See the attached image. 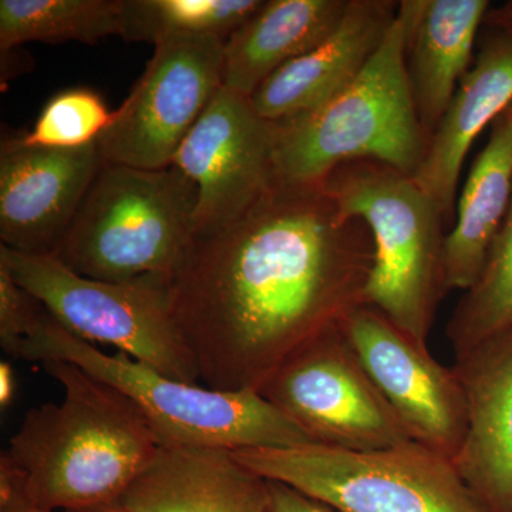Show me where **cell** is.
Wrapping results in <instances>:
<instances>
[{
  "label": "cell",
  "instance_id": "cell-17",
  "mask_svg": "<svg viewBox=\"0 0 512 512\" xmlns=\"http://www.w3.org/2000/svg\"><path fill=\"white\" fill-rule=\"evenodd\" d=\"M473 66L430 137L414 181L450 220L461 168L474 141L512 101V35L484 28Z\"/></svg>",
  "mask_w": 512,
  "mask_h": 512
},
{
  "label": "cell",
  "instance_id": "cell-25",
  "mask_svg": "<svg viewBox=\"0 0 512 512\" xmlns=\"http://www.w3.org/2000/svg\"><path fill=\"white\" fill-rule=\"evenodd\" d=\"M42 309V303L15 281L6 266L0 265V345L8 355L18 357Z\"/></svg>",
  "mask_w": 512,
  "mask_h": 512
},
{
  "label": "cell",
  "instance_id": "cell-29",
  "mask_svg": "<svg viewBox=\"0 0 512 512\" xmlns=\"http://www.w3.org/2000/svg\"><path fill=\"white\" fill-rule=\"evenodd\" d=\"M16 380L9 362L0 363V406L9 407L15 397Z\"/></svg>",
  "mask_w": 512,
  "mask_h": 512
},
{
  "label": "cell",
  "instance_id": "cell-23",
  "mask_svg": "<svg viewBox=\"0 0 512 512\" xmlns=\"http://www.w3.org/2000/svg\"><path fill=\"white\" fill-rule=\"evenodd\" d=\"M512 326V198L483 269L448 320L446 335L456 356Z\"/></svg>",
  "mask_w": 512,
  "mask_h": 512
},
{
  "label": "cell",
  "instance_id": "cell-22",
  "mask_svg": "<svg viewBox=\"0 0 512 512\" xmlns=\"http://www.w3.org/2000/svg\"><path fill=\"white\" fill-rule=\"evenodd\" d=\"M264 0H123L120 36L157 43L175 37L227 40Z\"/></svg>",
  "mask_w": 512,
  "mask_h": 512
},
{
  "label": "cell",
  "instance_id": "cell-30",
  "mask_svg": "<svg viewBox=\"0 0 512 512\" xmlns=\"http://www.w3.org/2000/svg\"><path fill=\"white\" fill-rule=\"evenodd\" d=\"M66 512H116L111 510L109 507L104 508H92V510H79V511H66Z\"/></svg>",
  "mask_w": 512,
  "mask_h": 512
},
{
  "label": "cell",
  "instance_id": "cell-27",
  "mask_svg": "<svg viewBox=\"0 0 512 512\" xmlns=\"http://www.w3.org/2000/svg\"><path fill=\"white\" fill-rule=\"evenodd\" d=\"M271 488V512H330L326 505L299 493L295 488L269 481Z\"/></svg>",
  "mask_w": 512,
  "mask_h": 512
},
{
  "label": "cell",
  "instance_id": "cell-10",
  "mask_svg": "<svg viewBox=\"0 0 512 512\" xmlns=\"http://www.w3.org/2000/svg\"><path fill=\"white\" fill-rule=\"evenodd\" d=\"M224 40L175 37L154 55L97 141L106 164L161 170L222 87Z\"/></svg>",
  "mask_w": 512,
  "mask_h": 512
},
{
  "label": "cell",
  "instance_id": "cell-14",
  "mask_svg": "<svg viewBox=\"0 0 512 512\" xmlns=\"http://www.w3.org/2000/svg\"><path fill=\"white\" fill-rule=\"evenodd\" d=\"M467 433L454 460L485 512H512V326L456 356Z\"/></svg>",
  "mask_w": 512,
  "mask_h": 512
},
{
  "label": "cell",
  "instance_id": "cell-16",
  "mask_svg": "<svg viewBox=\"0 0 512 512\" xmlns=\"http://www.w3.org/2000/svg\"><path fill=\"white\" fill-rule=\"evenodd\" d=\"M116 512H271L269 481L227 448L158 447Z\"/></svg>",
  "mask_w": 512,
  "mask_h": 512
},
{
  "label": "cell",
  "instance_id": "cell-20",
  "mask_svg": "<svg viewBox=\"0 0 512 512\" xmlns=\"http://www.w3.org/2000/svg\"><path fill=\"white\" fill-rule=\"evenodd\" d=\"M512 198V114L504 110L491 124L457 205L454 227L444 242V288L467 291L507 217Z\"/></svg>",
  "mask_w": 512,
  "mask_h": 512
},
{
  "label": "cell",
  "instance_id": "cell-19",
  "mask_svg": "<svg viewBox=\"0 0 512 512\" xmlns=\"http://www.w3.org/2000/svg\"><path fill=\"white\" fill-rule=\"evenodd\" d=\"M349 0H264L224 43L222 87L249 97L285 64L326 39Z\"/></svg>",
  "mask_w": 512,
  "mask_h": 512
},
{
  "label": "cell",
  "instance_id": "cell-3",
  "mask_svg": "<svg viewBox=\"0 0 512 512\" xmlns=\"http://www.w3.org/2000/svg\"><path fill=\"white\" fill-rule=\"evenodd\" d=\"M409 12L396 19L365 69L308 113L274 123L275 181L320 185L348 161L373 160L413 175L429 146L407 72Z\"/></svg>",
  "mask_w": 512,
  "mask_h": 512
},
{
  "label": "cell",
  "instance_id": "cell-9",
  "mask_svg": "<svg viewBox=\"0 0 512 512\" xmlns=\"http://www.w3.org/2000/svg\"><path fill=\"white\" fill-rule=\"evenodd\" d=\"M259 393L315 443L375 451L413 441L333 326L296 350Z\"/></svg>",
  "mask_w": 512,
  "mask_h": 512
},
{
  "label": "cell",
  "instance_id": "cell-26",
  "mask_svg": "<svg viewBox=\"0 0 512 512\" xmlns=\"http://www.w3.org/2000/svg\"><path fill=\"white\" fill-rule=\"evenodd\" d=\"M0 512H50L29 500L15 471L0 461Z\"/></svg>",
  "mask_w": 512,
  "mask_h": 512
},
{
  "label": "cell",
  "instance_id": "cell-6",
  "mask_svg": "<svg viewBox=\"0 0 512 512\" xmlns=\"http://www.w3.org/2000/svg\"><path fill=\"white\" fill-rule=\"evenodd\" d=\"M197 200V187L174 165L104 163L53 256L96 281L171 278L194 242Z\"/></svg>",
  "mask_w": 512,
  "mask_h": 512
},
{
  "label": "cell",
  "instance_id": "cell-4",
  "mask_svg": "<svg viewBox=\"0 0 512 512\" xmlns=\"http://www.w3.org/2000/svg\"><path fill=\"white\" fill-rule=\"evenodd\" d=\"M16 359L64 360L116 387L146 417L160 446L237 451L315 443L261 393L224 392L181 382L127 353L109 355L67 332L45 308Z\"/></svg>",
  "mask_w": 512,
  "mask_h": 512
},
{
  "label": "cell",
  "instance_id": "cell-2",
  "mask_svg": "<svg viewBox=\"0 0 512 512\" xmlns=\"http://www.w3.org/2000/svg\"><path fill=\"white\" fill-rule=\"evenodd\" d=\"M40 365L63 387L62 402L30 410L0 461L37 507H110L150 464L160 441L116 387L64 360Z\"/></svg>",
  "mask_w": 512,
  "mask_h": 512
},
{
  "label": "cell",
  "instance_id": "cell-31",
  "mask_svg": "<svg viewBox=\"0 0 512 512\" xmlns=\"http://www.w3.org/2000/svg\"><path fill=\"white\" fill-rule=\"evenodd\" d=\"M508 111H510V113L512 114V101H511L510 106H508Z\"/></svg>",
  "mask_w": 512,
  "mask_h": 512
},
{
  "label": "cell",
  "instance_id": "cell-21",
  "mask_svg": "<svg viewBox=\"0 0 512 512\" xmlns=\"http://www.w3.org/2000/svg\"><path fill=\"white\" fill-rule=\"evenodd\" d=\"M123 0H0L2 55L25 43L97 45L120 36Z\"/></svg>",
  "mask_w": 512,
  "mask_h": 512
},
{
  "label": "cell",
  "instance_id": "cell-24",
  "mask_svg": "<svg viewBox=\"0 0 512 512\" xmlns=\"http://www.w3.org/2000/svg\"><path fill=\"white\" fill-rule=\"evenodd\" d=\"M113 116L99 93L89 87H70L50 97L35 126L18 137L30 147L73 150L93 146Z\"/></svg>",
  "mask_w": 512,
  "mask_h": 512
},
{
  "label": "cell",
  "instance_id": "cell-28",
  "mask_svg": "<svg viewBox=\"0 0 512 512\" xmlns=\"http://www.w3.org/2000/svg\"><path fill=\"white\" fill-rule=\"evenodd\" d=\"M483 28L504 30L512 35V0L501 6H491L485 15Z\"/></svg>",
  "mask_w": 512,
  "mask_h": 512
},
{
  "label": "cell",
  "instance_id": "cell-7",
  "mask_svg": "<svg viewBox=\"0 0 512 512\" xmlns=\"http://www.w3.org/2000/svg\"><path fill=\"white\" fill-rule=\"evenodd\" d=\"M234 456L338 512H485L456 464L416 441L375 451L318 443L248 448Z\"/></svg>",
  "mask_w": 512,
  "mask_h": 512
},
{
  "label": "cell",
  "instance_id": "cell-11",
  "mask_svg": "<svg viewBox=\"0 0 512 512\" xmlns=\"http://www.w3.org/2000/svg\"><path fill=\"white\" fill-rule=\"evenodd\" d=\"M340 330L410 439L454 463L466 439L467 406L453 367L372 306L360 305Z\"/></svg>",
  "mask_w": 512,
  "mask_h": 512
},
{
  "label": "cell",
  "instance_id": "cell-8",
  "mask_svg": "<svg viewBox=\"0 0 512 512\" xmlns=\"http://www.w3.org/2000/svg\"><path fill=\"white\" fill-rule=\"evenodd\" d=\"M0 265L77 338L114 346L175 380L200 383L175 325L168 276L96 281L76 274L53 255L23 254L3 245Z\"/></svg>",
  "mask_w": 512,
  "mask_h": 512
},
{
  "label": "cell",
  "instance_id": "cell-5",
  "mask_svg": "<svg viewBox=\"0 0 512 512\" xmlns=\"http://www.w3.org/2000/svg\"><path fill=\"white\" fill-rule=\"evenodd\" d=\"M340 210L365 222L375 242V264L365 305L421 345L429 336L444 288V218L412 175L373 160L340 164L325 178Z\"/></svg>",
  "mask_w": 512,
  "mask_h": 512
},
{
  "label": "cell",
  "instance_id": "cell-18",
  "mask_svg": "<svg viewBox=\"0 0 512 512\" xmlns=\"http://www.w3.org/2000/svg\"><path fill=\"white\" fill-rule=\"evenodd\" d=\"M409 12L407 72L421 126L433 136L474 63L488 0H403Z\"/></svg>",
  "mask_w": 512,
  "mask_h": 512
},
{
  "label": "cell",
  "instance_id": "cell-15",
  "mask_svg": "<svg viewBox=\"0 0 512 512\" xmlns=\"http://www.w3.org/2000/svg\"><path fill=\"white\" fill-rule=\"evenodd\" d=\"M393 0H349L345 16L318 46L272 74L251 97L265 120L292 119L322 106L365 69L392 28Z\"/></svg>",
  "mask_w": 512,
  "mask_h": 512
},
{
  "label": "cell",
  "instance_id": "cell-1",
  "mask_svg": "<svg viewBox=\"0 0 512 512\" xmlns=\"http://www.w3.org/2000/svg\"><path fill=\"white\" fill-rule=\"evenodd\" d=\"M373 264L369 227L322 185L274 180L244 217L195 238L171 275L200 384L259 393L296 350L365 305Z\"/></svg>",
  "mask_w": 512,
  "mask_h": 512
},
{
  "label": "cell",
  "instance_id": "cell-13",
  "mask_svg": "<svg viewBox=\"0 0 512 512\" xmlns=\"http://www.w3.org/2000/svg\"><path fill=\"white\" fill-rule=\"evenodd\" d=\"M99 146L30 147L18 136L0 148V238L23 254L53 255L103 167Z\"/></svg>",
  "mask_w": 512,
  "mask_h": 512
},
{
  "label": "cell",
  "instance_id": "cell-12",
  "mask_svg": "<svg viewBox=\"0 0 512 512\" xmlns=\"http://www.w3.org/2000/svg\"><path fill=\"white\" fill-rule=\"evenodd\" d=\"M274 143V123L249 97L221 87L171 164L197 187L195 238L234 224L271 187Z\"/></svg>",
  "mask_w": 512,
  "mask_h": 512
}]
</instances>
